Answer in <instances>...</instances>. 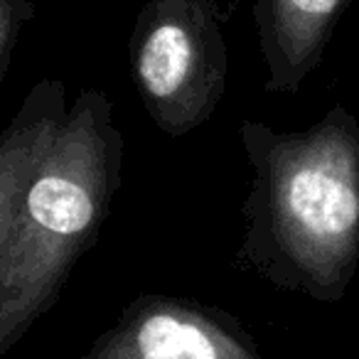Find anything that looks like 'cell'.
Listing matches in <instances>:
<instances>
[{"label": "cell", "instance_id": "1", "mask_svg": "<svg viewBox=\"0 0 359 359\" xmlns=\"http://www.w3.org/2000/svg\"><path fill=\"white\" fill-rule=\"evenodd\" d=\"M123 170V135L101 86L67 104L62 79L30 86L0 135V354L60 300L99 244Z\"/></svg>", "mask_w": 359, "mask_h": 359}, {"label": "cell", "instance_id": "2", "mask_svg": "<svg viewBox=\"0 0 359 359\" xmlns=\"http://www.w3.org/2000/svg\"><path fill=\"white\" fill-rule=\"evenodd\" d=\"M251 182L234 266L285 293L339 303L359 269V118L344 104L305 130L239 126Z\"/></svg>", "mask_w": 359, "mask_h": 359}, {"label": "cell", "instance_id": "3", "mask_svg": "<svg viewBox=\"0 0 359 359\" xmlns=\"http://www.w3.org/2000/svg\"><path fill=\"white\" fill-rule=\"evenodd\" d=\"M128 67L150 121L177 140L219 109L229 79L215 0H145L128 37Z\"/></svg>", "mask_w": 359, "mask_h": 359}, {"label": "cell", "instance_id": "4", "mask_svg": "<svg viewBox=\"0 0 359 359\" xmlns=\"http://www.w3.org/2000/svg\"><path fill=\"white\" fill-rule=\"evenodd\" d=\"M89 359H261L231 313L170 295L130 300L118 323L94 339Z\"/></svg>", "mask_w": 359, "mask_h": 359}, {"label": "cell", "instance_id": "5", "mask_svg": "<svg viewBox=\"0 0 359 359\" xmlns=\"http://www.w3.org/2000/svg\"><path fill=\"white\" fill-rule=\"evenodd\" d=\"M349 0H256L254 20L266 65L264 89L298 94L323 62Z\"/></svg>", "mask_w": 359, "mask_h": 359}, {"label": "cell", "instance_id": "6", "mask_svg": "<svg viewBox=\"0 0 359 359\" xmlns=\"http://www.w3.org/2000/svg\"><path fill=\"white\" fill-rule=\"evenodd\" d=\"M37 15L32 0H0V81H6L13 57L20 45L22 27Z\"/></svg>", "mask_w": 359, "mask_h": 359}, {"label": "cell", "instance_id": "7", "mask_svg": "<svg viewBox=\"0 0 359 359\" xmlns=\"http://www.w3.org/2000/svg\"><path fill=\"white\" fill-rule=\"evenodd\" d=\"M226 3V18L231 15V13L236 11V6H241V3H244V0H224Z\"/></svg>", "mask_w": 359, "mask_h": 359}]
</instances>
